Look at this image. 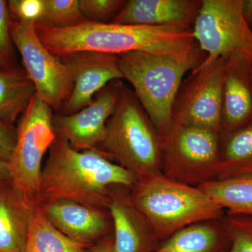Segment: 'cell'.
<instances>
[{
	"label": "cell",
	"mask_w": 252,
	"mask_h": 252,
	"mask_svg": "<svg viewBox=\"0 0 252 252\" xmlns=\"http://www.w3.org/2000/svg\"><path fill=\"white\" fill-rule=\"evenodd\" d=\"M36 31L46 49L60 59L84 51L115 56L142 51L169 56L197 67L206 58L194 39L192 29L177 26L86 21L73 27L36 28Z\"/></svg>",
	"instance_id": "6da1fadb"
},
{
	"label": "cell",
	"mask_w": 252,
	"mask_h": 252,
	"mask_svg": "<svg viewBox=\"0 0 252 252\" xmlns=\"http://www.w3.org/2000/svg\"><path fill=\"white\" fill-rule=\"evenodd\" d=\"M41 175L40 194L51 201L67 199L94 207L109 201L114 186L132 189L135 176L98 150L79 151L58 133Z\"/></svg>",
	"instance_id": "7a4b0ae2"
},
{
	"label": "cell",
	"mask_w": 252,
	"mask_h": 252,
	"mask_svg": "<svg viewBox=\"0 0 252 252\" xmlns=\"http://www.w3.org/2000/svg\"><path fill=\"white\" fill-rule=\"evenodd\" d=\"M132 202L162 242L189 225L220 220L225 211L199 187L160 173L136 182Z\"/></svg>",
	"instance_id": "3957f363"
},
{
	"label": "cell",
	"mask_w": 252,
	"mask_h": 252,
	"mask_svg": "<svg viewBox=\"0 0 252 252\" xmlns=\"http://www.w3.org/2000/svg\"><path fill=\"white\" fill-rule=\"evenodd\" d=\"M100 145L103 150L99 152L114 159L137 181L161 172L162 136L134 91L125 85Z\"/></svg>",
	"instance_id": "277c9868"
},
{
	"label": "cell",
	"mask_w": 252,
	"mask_h": 252,
	"mask_svg": "<svg viewBox=\"0 0 252 252\" xmlns=\"http://www.w3.org/2000/svg\"><path fill=\"white\" fill-rule=\"evenodd\" d=\"M124 79L160 136L172 126V110L186 73L195 66L166 56L133 51L118 55Z\"/></svg>",
	"instance_id": "5b68a950"
},
{
	"label": "cell",
	"mask_w": 252,
	"mask_h": 252,
	"mask_svg": "<svg viewBox=\"0 0 252 252\" xmlns=\"http://www.w3.org/2000/svg\"><path fill=\"white\" fill-rule=\"evenodd\" d=\"M220 134L201 127L172 124L162 137V175L195 187L218 180Z\"/></svg>",
	"instance_id": "8992f818"
},
{
	"label": "cell",
	"mask_w": 252,
	"mask_h": 252,
	"mask_svg": "<svg viewBox=\"0 0 252 252\" xmlns=\"http://www.w3.org/2000/svg\"><path fill=\"white\" fill-rule=\"evenodd\" d=\"M53 109L37 95L22 114L9 161L11 183L28 203L40 194L41 162L56 137Z\"/></svg>",
	"instance_id": "52a82bcc"
},
{
	"label": "cell",
	"mask_w": 252,
	"mask_h": 252,
	"mask_svg": "<svg viewBox=\"0 0 252 252\" xmlns=\"http://www.w3.org/2000/svg\"><path fill=\"white\" fill-rule=\"evenodd\" d=\"M192 32L206 54L203 63L240 55L252 64V28L244 18L241 0H202Z\"/></svg>",
	"instance_id": "ba28073f"
},
{
	"label": "cell",
	"mask_w": 252,
	"mask_h": 252,
	"mask_svg": "<svg viewBox=\"0 0 252 252\" xmlns=\"http://www.w3.org/2000/svg\"><path fill=\"white\" fill-rule=\"evenodd\" d=\"M10 32L13 43L22 57L25 70L35 86L36 95L53 110H62L74 86L69 68L46 49L34 25L11 16Z\"/></svg>",
	"instance_id": "9c48e42d"
},
{
	"label": "cell",
	"mask_w": 252,
	"mask_h": 252,
	"mask_svg": "<svg viewBox=\"0 0 252 252\" xmlns=\"http://www.w3.org/2000/svg\"><path fill=\"white\" fill-rule=\"evenodd\" d=\"M224 59L203 63L184 79L172 110V124L221 131Z\"/></svg>",
	"instance_id": "30bf717a"
},
{
	"label": "cell",
	"mask_w": 252,
	"mask_h": 252,
	"mask_svg": "<svg viewBox=\"0 0 252 252\" xmlns=\"http://www.w3.org/2000/svg\"><path fill=\"white\" fill-rule=\"evenodd\" d=\"M124 84L112 81L94 96L92 103L69 115L54 119L58 133L77 150H97L105 137L107 122L120 99Z\"/></svg>",
	"instance_id": "8fae6325"
},
{
	"label": "cell",
	"mask_w": 252,
	"mask_h": 252,
	"mask_svg": "<svg viewBox=\"0 0 252 252\" xmlns=\"http://www.w3.org/2000/svg\"><path fill=\"white\" fill-rule=\"evenodd\" d=\"M72 74V94L63 106L64 115L79 112L92 103L95 94L112 81L124 79L115 55L77 52L61 58Z\"/></svg>",
	"instance_id": "7c38bea8"
},
{
	"label": "cell",
	"mask_w": 252,
	"mask_h": 252,
	"mask_svg": "<svg viewBox=\"0 0 252 252\" xmlns=\"http://www.w3.org/2000/svg\"><path fill=\"white\" fill-rule=\"evenodd\" d=\"M252 123V64L240 55H233L224 59L220 132Z\"/></svg>",
	"instance_id": "4fadbf2b"
},
{
	"label": "cell",
	"mask_w": 252,
	"mask_h": 252,
	"mask_svg": "<svg viewBox=\"0 0 252 252\" xmlns=\"http://www.w3.org/2000/svg\"><path fill=\"white\" fill-rule=\"evenodd\" d=\"M107 207L114 227V252H153L161 243L130 194L111 188Z\"/></svg>",
	"instance_id": "5bb4252c"
},
{
	"label": "cell",
	"mask_w": 252,
	"mask_h": 252,
	"mask_svg": "<svg viewBox=\"0 0 252 252\" xmlns=\"http://www.w3.org/2000/svg\"><path fill=\"white\" fill-rule=\"evenodd\" d=\"M201 5L202 0H129L112 23L192 29Z\"/></svg>",
	"instance_id": "9a60e30c"
},
{
	"label": "cell",
	"mask_w": 252,
	"mask_h": 252,
	"mask_svg": "<svg viewBox=\"0 0 252 252\" xmlns=\"http://www.w3.org/2000/svg\"><path fill=\"white\" fill-rule=\"evenodd\" d=\"M44 212L56 229L84 246L105 234L108 230V221L102 212L74 200H53Z\"/></svg>",
	"instance_id": "2e32d148"
},
{
	"label": "cell",
	"mask_w": 252,
	"mask_h": 252,
	"mask_svg": "<svg viewBox=\"0 0 252 252\" xmlns=\"http://www.w3.org/2000/svg\"><path fill=\"white\" fill-rule=\"evenodd\" d=\"M32 207L7 185L0 187V252H23Z\"/></svg>",
	"instance_id": "e0dca14e"
},
{
	"label": "cell",
	"mask_w": 252,
	"mask_h": 252,
	"mask_svg": "<svg viewBox=\"0 0 252 252\" xmlns=\"http://www.w3.org/2000/svg\"><path fill=\"white\" fill-rule=\"evenodd\" d=\"M231 242L221 220L189 225L161 242L153 252H230Z\"/></svg>",
	"instance_id": "ac0fdd59"
},
{
	"label": "cell",
	"mask_w": 252,
	"mask_h": 252,
	"mask_svg": "<svg viewBox=\"0 0 252 252\" xmlns=\"http://www.w3.org/2000/svg\"><path fill=\"white\" fill-rule=\"evenodd\" d=\"M35 94L26 70L16 65L0 69V122L12 125Z\"/></svg>",
	"instance_id": "d6986e66"
},
{
	"label": "cell",
	"mask_w": 252,
	"mask_h": 252,
	"mask_svg": "<svg viewBox=\"0 0 252 252\" xmlns=\"http://www.w3.org/2000/svg\"><path fill=\"white\" fill-rule=\"evenodd\" d=\"M219 180L252 175V123L238 130L220 134Z\"/></svg>",
	"instance_id": "ffe728a7"
},
{
	"label": "cell",
	"mask_w": 252,
	"mask_h": 252,
	"mask_svg": "<svg viewBox=\"0 0 252 252\" xmlns=\"http://www.w3.org/2000/svg\"><path fill=\"white\" fill-rule=\"evenodd\" d=\"M199 188L225 213L252 216V175L215 180Z\"/></svg>",
	"instance_id": "44dd1931"
},
{
	"label": "cell",
	"mask_w": 252,
	"mask_h": 252,
	"mask_svg": "<svg viewBox=\"0 0 252 252\" xmlns=\"http://www.w3.org/2000/svg\"><path fill=\"white\" fill-rule=\"evenodd\" d=\"M85 248L56 229L46 218L44 210L32 207L23 252H86Z\"/></svg>",
	"instance_id": "7402d4cb"
},
{
	"label": "cell",
	"mask_w": 252,
	"mask_h": 252,
	"mask_svg": "<svg viewBox=\"0 0 252 252\" xmlns=\"http://www.w3.org/2000/svg\"><path fill=\"white\" fill-rule=\"evenodd\" d=\"M79 0H45V9L36 28H65L86 22Z\"/></svg>",
	"instance_id": "603a6c76"
},
{
	"label": "cell",
	"mask_w": 252,
	"mask_h": 252,
	"mask_svg": "<svg viewBox=\"0 0 252 252\" xmlns=\"http://www.w3.org/2000/svg\"><path fill=\"white\" fill-rule=\"evenodd\" d=\"M220 220L231 242L230 252H252V216L225 213Z\"/></svg>",
	"instance_id": "cb8c5ba5"
},
{
	"label": "cell",
	"mask_w": 252,
	"mask_h": 252,
	"mask_svg": "<svg viewBox=\"0 0 252 252\" xmlns=\"http://www.w3.org/2000/svg\"><path fill=\"white\" fill-rule=\"evenodd\" d=\"M125 3L123 0H79V6L86 21L109 23H112Z\"/></svg>",
	"instance_id": "d4e9b609"
},
{
	"label": "cell",
	"mask_w": 252,
	"mask_h": 252,
	"mask_svg": "<svg viewBox=\"0 0 252 252\" xmlns=\"http://www.w3.org/2000/svg\"><path fill=\"white\" fill-rule=\"evenodd\" d=\"M10 22L11 14L7 1L0 0V69L15 66Z\"/></svg>",
	"instance_id": "484cf974"
},
{
	"label": "cell",
	"mask_w": 252,
	"mask_h": 252,
	"mask_svg": "<svg viewBox=\"0 0 252 252\" xmlns=\"http://www.w3.org/2000/svg\"><path fill=\"white\" fill-rule=\"evenodd\" d=\"M7 3L11 17L34 26L45 9V0H10Z\"/></svg>",
	"instance_id": "4316f807"
},
{
	"label": "cell",
	"mask_w": 252,
	"mask_h": 252,
	"mask_svg": "<svg viewBox=\"0 0 252 252\" xmlns=\"http://www.w3.org/2000/svg\"><path fill=\"white\" fill-rule=\"evenodd\" d=\"M17 140V128L0 122V158L9 162Z\"/></svg>",
	"instance_id": "83f0119b"
},
{
	"label": "cell",
	"mask_w": 252,
	"mask_h": 252,
	"mask_svg": "<svg viewBox=\"0 0 252 252\" xmlns=\"http://www.w3.org/2000/svg\"><path fill=\"white\" fill-rule=\"evenodd\" d=\"M11 182L9 162L0 158V187Z\"/></svg>",
	"instance_id": "f1b7e54d"
},
{
	"label": "cell",
	"mask_w": 252,
	"mask_h": 252,
	"mask_svg": "<svg viewBox=\"0 0 252 252\" xmlns=\"http://www.w3.org/2000/svg\"><path fill=\"white\" fill-rule=\"evenodd\" d=\"M241 9L245 21L252 28V0H241Z\"/></svg>",
	"instance_id": "f546056e"
},
{
	"label": "cell",
	"mask_w": 252,
	"mask_h": 252,
	"mask_svg": "<svg viewBox=\"0 0 252 252\" xmlns=\"http://www.w3.org/2000/svg\"><path fill=\"white\" fill-rule=\"evenodd\" d=\"M94 252H114V240L109 238L99 243L94 248Z\"/></svg>",
	"instance_id": "4dcf8cb0"
}]
</instances>
